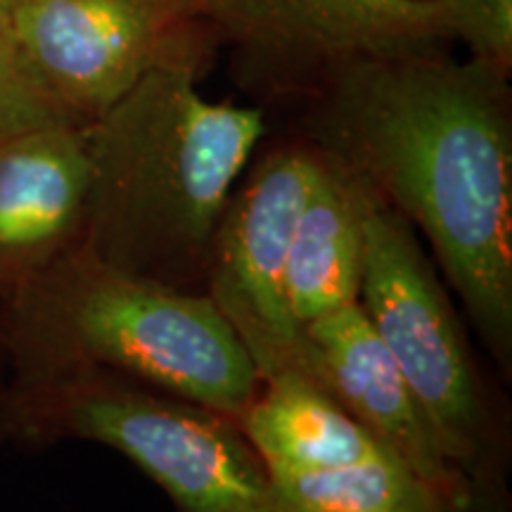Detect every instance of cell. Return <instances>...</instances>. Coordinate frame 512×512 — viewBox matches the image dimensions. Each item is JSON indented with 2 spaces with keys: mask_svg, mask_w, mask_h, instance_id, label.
Wrapping results in <instances>:
<instances>
[{
  "mask_svg": "<svg viewBox=\"0 0 512 512\" xmlns=\"http://www.w3.org/2000/svg\"><path fill=\"white\" fill-rule=\"evenodd\" d=\"M477 57L363 62L304 102V136L430 242L498 368L512 366V91Z\"/></svg>",
  "mask_w": 512,
  "mask_h": 512,
  "instance_id": "1",
  "label": "cell"
},
{
  "mask_svg": "<svg viewBox=\"0 0 512 512\" xmlns=\"http://www.w3.org/2000/svg\"><path fill=\"white\" fill-rule=\"evenodd\" d=\"M202 74L159 67L88 124L81 247L183 292H204L216 228L266 136L264 107L204 98Z\"/></svg>",
  "mask_w": 512,
  "mask_h": 512,
  "instance_id": "2",
  "label": "cell"
},
{
  "mask_svg": "<svg viewBox=\"0 0 512 512\" xmlns=\"http://www.w3.org/2000/svg\"><path fill=\"white\" fill-rule=\"evenodd\" d=\"M22 380L110 370L238 418L261 377L204 292L124 273L81 245L10 299Z\"/></svg>",
  "mask_w": 512,
  "mask_h": 512,
  "instance_id": "3",
  "label": "cell"
},
{
  "mask_svg": "<svg viewBox=\"0 0 512 512\" xmlns=\"http://www.w3.org/2000/svg\"><path fill=\"white\" fill-rule=\"evenodd\" d=\"M19 422L34 437L110 446L178 512H280L271 475L238 422L110 370L22 380Z\"/></svg>",
  "mask_w": 512,
  "mask_h": 512,
  "instance_id": "4",
  "label": "cell"
},
{
  "mask_svg": "<svg viewBox=\"0 0 512 512\" xmlns=\"http://www.w3.org/2000/svg\"><path fill=\"white\" fill-rule=\"evenodd\" d=\"M230 74L264 102H309L363 62L451 53L444 15L411 0H190Z\"/></svg>",
  "mask_w": 512,
  "mask_h": 512,
  "instance_id": "5",
  "label": "cell"
},
{
  "mask_svg": "<svg viewBox=\"0 0 512 512\" xmlns=\"http://www.w3.org/2000/svg\"><path fill=\"white\" fill-rule=\"evenodd\" d=\"M358 304L406 375L448 460L467 479L482 475L491 411L463 323L420 235L377 192Z\"/></svg>",
  "mask_w": 512,
  "mask_h": 512,
  "instance_id": "6",
  "label": "cell"
},
{
  "mask_svg": "<svg viewBox=\"0 0 512 512\" xmlns=\"http://www.w3.org/2000/svg\"><path fill=\"white\" fill-rule=\"evenodd\" d=\"M0 15L31 79L79 126L98 121L155 69L207 72L219 50L188 0H12Z\"/></svg>",
  "mask_w": 512,
  "mask_h": 512,
  "instance_id": "7",
  "label": "cell"
},
{
  "mask_svg": "<svg viewBox=\"0 0 512 512\" xmlns=\"http://www.w3.org/2000/svg\"><path fill=\"white\" fill-rule=\"evenodd\" d=\"M320 159L323 147L304 133L266 147L235 185L211 242L204 294L261 380L287 370L309 375V344L287 306L285 283L294 223Z\"/></svg>",
  "mask_w": 512,
  "mask_h": 512,
  "instance_id": "8",
  "label": "cell"
},
{
  "mask_svg": "<svg viewBox=\"0 0 512 512\" xmlns=\"http://www.w3.org/2000/svg\"><path fill=\"white\" fill-rule=\"evenodd\" d=\"M88 190V126L48 124L0 140V299L81 245Z\"/></svg>",
  "mask_w": 512,
  "mask_h": 512,
  "instance_id": "9",
  "label": "cell"
},
{
  "mask_svg": "<svg viewBox=\"0 0 512 512\" xmlns=\"http://www.w3.org/2000/svg\"><path fill=\"white\" fill-rule=\"evenodd\" d=\"M304 335L313 380L425 482L446 496L463 494L472 479L448 460L418 396L361 304L313 320Z\"/></svg>",
  "mask_w": 512,
  "mask_h": 512,
  "instance_id": "10",
  "label": "cell"
},
{
  "mask_svg": "<svg viewBox=\"0 0 512 512\" xmlns=\"http://www.w3.org/2000/svg\"><path fill=\"white\" fill-rule=\"evenodd\" d=\"M373 202L375 190L323 147L287 261V306L302 330L358 302Z\"/></svg>",
  "mask_w": 512,
  "mask_h": 512,
  "instance_id": "11",
  "label": "cell"
},
{
  "mask_svg": "<svg viewBox=\"0 0 512 512\" xmlns=\"http://www.w3.org/2000/svg\"><path fill=\"white\" fill-rule=\"evenodd\" d=\"M235 422L268 475L328 470L387 451L330 392L297 370L261 380Z\"/></svg>",
  "mask_w": 512,
  "mask_h": 512,
  "instance_id": "12",
  "label": "cell"
},
{
  "mask_svg": "<svg viewBox=\"0 0 512 512\" xmlns=\"http://www.w3.org/2000/svg\"><path fill=\"white\" fill-rule=\"evenodd\" d=\"M280 512H451L458 496L425 482L394 453L311 472H275Z\"/></svg>",
  "mask_w": 512,
  "mask_h": 512,
  "instance_id": "13",
  "label": "cell"
},
{
  "mask_svg": "<svg viewBox=\"0 0 512 512\" xmlns=\"http://www.w3.org/2000/svg\"><path fill=\"white\" fill-rule=\"evenodd\" d=\"M444 15L453 41L470 57L512 74V0H411Z\"/></svg>",
  "mask_w": 512,
  "mask_h": 512,
  "instance_id": "14",
  "label": "cell"
},
{
  "mask_svg": "<svg viewBox=\"0 0 512 512\" xmlns=\"http://www.w3.org/2000/svg\"><path fill=\"white\" fill-rule=\"evenodd\" d=\"M48 124H72V121L57 112V107L31 79L0 15V140Z\"/></svg>",
  "mask_w": 512,
  "mask_h": 512,
  "instance_id": "15",
  "label": "cell"
},
{
  "mask_svg": "<svg viewBox=\"0 0 512 512\" xmlns=\"http://www.w3.org/2000/svg\"><path fill=\"white\" fill-rule=\"evenodd\" d=\"M451 512H486L484 510V472L472 479L470 486L456 498Z\"/></svg>",
  "mask_w": 512,
  "mask_h": 512,
  "instance_id": "16",
  "label": "cell"
},
{
  "mask_svg": "<svg viewBox=\"0 0 512 512\" xmlns=\"http://www.w3.org/2000/svg\"><path fill=\"white\" fill-rule=\"evenodd\" d=\"M8 3H12V0H0V8H3V5H8Z\"/></svg>",
  "mask_w": 512,
  "mask_h": 512,
  "instance_id": "17",
  "label": "cell"
},
{
  "mask_svg": "<svg viewBox=\"0 0 512 512\" xmlns=\"http://www.w3.org/2000/svg\"><path fill=\"white\" fill-rule=\"evenodd\" d=\"M188 3H190V0H188Z\"/></svg>",
  "mask_w": 512,
  "mask_h": 512,
  "instance_id": "18",
  "label": "cell"
}]
</instances>
